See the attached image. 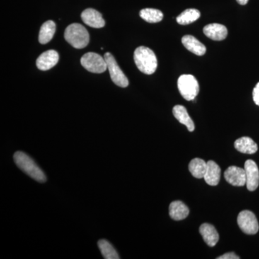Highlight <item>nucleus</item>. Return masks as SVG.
Wrapping results in <instances>:
<instances>
[{"mask_svg":"<svg viewBox=\"0 0 259 259\" xmlns=\"http://www.w3.org/2000/svg\"><path fill=\"white\" fill-rule=\"evenodd\" d=\"M134 61L138 69L145 74H153L157 69V58L149 48H137L134 52Z\"/></svg>","mask_w":259,"mask_h":259,"instance_id":"nucleus-1","label":"nucleus"},{"mask_svg":"<svg viewBox=\"0 0 259 259\" xmlns=\"http://www.w3.org/2000/svg\"><path fill=\"white\" fill-rule=\"evenodd\" d=\"M14 161L19 168L34 180L40 183L47 182V177L44 172L26 153L17 151L14 154Z\"/></svg>","mask_w":259,"mask_h":259,"instance_id":"nucleus-2","label":"nucleus"},{"mask_svg":"<svg viewBox=\"0 0 259 259\" xmlns=\"http://www.w3.org/2000/svg\"><path fill=\"white\" fill-rule=\"evenodd\" d=\"M66 41L75 49H83L90 42V34L82 25L73 23L66 28L64 32Z\"/></svg>","mask_w":259,"mask_h":259,"instance_id":"nucleus-3","label":"nucleus"},{"mask_svg":"<svg viewBox=\"0 0 259 259\" xmlns=\"http://www.w3.org/2000/svg\"><path fill=\"white\" fill-rule=\"evenodd\" d=\"M177 86L181 95L187 101L195 100L199 93L198 81L193 75H181L178 79Z\"/></svg>","mask_w":259,"mask_h":259,"instance_id":"nucleus-4","label":"nucleus"},{"mask_svg":"<svg viewBox=\"0 0 259 259\" xmlns=\"http://www.w3.org/2000/svg\"><path fill=\"white\" fill-rule=\"evenodd\" d=\"M81 64L85 69L95 74H101L107 70V64L105 58L96 53H87L81 57Z\"/></svg>","mask_w":259,"mask_h":259,"instance_id":"nucleus-5","label":"nucleus"},{"mask_svg":"<svg viewBox=\"0 0 259 259\" xmlns=\"http://www.w3.org/2000/svg\"><path fill=\"white\" fill-rule=\"evenodd\" d=\"M104 58L106 61L107 69H108L109 72H110L112 81L117 86L122 88H127L129 84L128 79L126 77L124 73L122 72L114 56L110 53H106L104 56Z\"/></svg>","mask_w":259,"mask_h":259,"instance_id":"nucleus-6","label":"nucleus"},{"mask_svg":"<svg viewBox=\"0 0 259 259\" xmlns=\"http://www.w3.org/2000/svg\"><path fill=\"white\" fill-rule=\"evenodd\" d=\"M238 225L245 234L254 235L258 233L259 225L254 213L249 210H243L238 216Z\"/></svg>","mask_w":259,"mask_h":259,"instance_id":"nucleus-7","label":"nucleus"},{"mask_svg":"<svg viewBox=\"0 0 259 259\" xmlns=\"http://www.w3.org/2000/svg\"><path fill=\"white\" fill-rule=\"evenodd\" d=\"M244 169L246 176V187L248 190L255 191L259 185V170L256 163L253 160L245 162Z\"/></svg>","mask_w":259,"mask_h":259,"instance_id":"nucleus-8","label":"nucleus"},{"mask_svg":"<svg viewBox=\"0 0 259 259\" xmlns=\"http://www.w3.org/2000/svg\"><path fill=\"white\" fill-rule=\"evenodd\" d=\"M224 177L228 183L235 187H243L246 184L245 169L240 167H228L225 171Z\"/></svg>","mask_w":259,"mask_h":259,"instance_id":"nucleus-9","label":"nucleus"},{"mask_svg":"<svg viewBox=\"0 0 259 259\" xmlns=\"http://www.w3.org/2000/svg\"><path fill=\"white\" fill-rule=\"evenodd\" d=\"M59 56L57 51L49 50L42 53L37 58L36 66L37 69L41 71H47L54 67L59 62Z\"/></svg>","mask_w":259,"mask_h":259,"instance_id":"nucleus-10","label":"nucleus"},{"mask_svg":"<svg viewBox=\"0 0 259 259\" xmlns=\"http://www.w3.org/2000/svg\"><path fill=\"white\" fill-rule=\"evenodd\" d=\"M83 23L94 28H102L105 25V21L100 12L92 8L85 10L81 15Z\"/></svg>","mask_w":259,"mask_h":259,"instance_id":"nucleus-11","label":"nucleus"},{"mask_svg":"<svg viewBox=\"0 0 259 259\" xmlns=\"http://www.w3.org/2000/svg\"><path fill=\"white\" fill-rule=\"evenodd\" d=\"M203 32L206 36L215 41L225 40L228 36V29L221 24H209L204 27Z\"/></svg>","mask_w":259,"mask_h":259,"instance_id":"nucleus-12","label":"nucleus"},{"mask_svg":"<svg viewBox=\"0 0 259 259\" xmlns=\"http://www.w3.org/2000/svg\"><path fill=\"white\" fill-rule=\"evenodd\" d=\"M182 42L187 50L195 55L203 56L207 51L205 46L192 35H185L182 38Z\"/></svg>","mask_w":259,"mask_h":259,"instance_id":"nucleus-13","label":"nucleus"},{"mask_svg":"<svg viewBox=\"0 0 259 259\" xmlns=\"http://www.w3.org/2000/svg\"><path fill=\"white\" fill-rule=\"evenodd\" d=\"M199 233L203 238L204 241L209 246H214L219 241V234L217 230L212 225L209 223H204L199 227Z\"/></svg>","mask_w":259,"mask_h":259,"instance_id":"nucleus-14","label":"nucleus"},{"mask_svg":"<svg viewBox=\"0 0 259 259\" xmlns=\"http://www.w3.org/2000/svg\"><path fill=\"white\" fill-rule=\"evenodd\" d=\"M207 163V170L204 176V180L207 185L217 186L221 180V168L214 161H209Z\"/></svg>","mask_w":259,"mask_h":259,"instance_id":"nucleus-15","label":"nucleus"},{"mask_svg":"<svg viewBox=\"0 0 259 259\" xmlns=\"http://www.w3.org/2000/svg\"><path fill=\"white\" fill-rule=\"evenodd\" d=\"M173 115L180 123L183 124L187 127L190 132H193L195 126L185 107L182 105H176L174 107Z\"/></svg>","mask_w":259,"mask_h":259,"instance_id":"nucleus-16","label":"nucleus"},{"mask_svg":"<svg viewBox=\"0 0 259 259\" xmlns=\"http://www.w3.org/2000/svg\"><path fill=\"white\" fill-rule=\"evenodd\" d=\"M190 209L182 201H175L169 205V215L174 221H182L189 215Z\"/></svg>","mask_w":259,"mask_h":259,"instance_id":"nucleus-17","label":"nucleus"},{"mask_svg":"<svg viewBox=\"0 0 259 259\" xmlns=\"http://www.w3.org/2000/svg\"><path fill=\"white\" fill-rule=\"evenodd\" d=\"M237 151L246 154H253L258 151V146L253 140L249 137H242L237 139L234 143Z\"/></svg>","mask_w":259,"mask_h":259,"instance_id":"nucleus-18","label":"nucleus"},{"mask_svg":"<svg viewBox=\"0 0 259 259\" xmlns=\"http://www.w3.org/2000/svg\"><path fill=\"white\" fill-rule=\"evenodd\" d=\"M56 32V24L52 20H49L42 24L39 32V42L47 44L50 42Z\"/></svg>","mask_w":259,"mask_h":259,"instance_id":"nucleus-19","label":"nucleus"},{"mask_svg":"<svg viewBox=\"0 0 259 259\" xmlns=\"http://www.w3.org/2000/svg\"><path fill=\"white\" fill-rule=\"evenodd\" d=\"M207 163L201 158L192 159L189 164V170L192 176L197 179L204 178L207 170Z\"/></svg>","mask_w":259,"mask_h":259,"instance_id":"nucleus-20","label":"nucleus"},{"mask_svg":"<svg viewBox=\"0 0 259 259\" xmlns=\"http://www.w3.org/2000/svg\"><path fill=\"white\" fill-rule=\"evenodd\" d=\"M200 12L197 9H187L177 18V22L180 25H186L194 23L200 18Z\"/></svg>","mask_w":259,"mask_h":259,"instance_id":"nucleus-21","label":"nucleus"},{"mask_svg":"<svg viewBox=\"0 0 259 259\" xmlns=\"http://www.w3.org/2000/svg\"><path fill=\"white\" fill-rule=\"evenodd\" d=\"M140 16L144 19L145 21L149 23H159L163 20V15L161 10L146 8L140 12Z\"/></svg>","mask_w":259,"mask_h":259,"instance_id":"nucleus-22","label":"nucleus"},{"mask_svg":"<svg viewBox=\"0 0 259 259\" xmlns=\"http://www.w3.org/2000/svg\"><path fill=\"white\" fill-rule=\"evenodd\" d=\"M98 246L104 258L106 259H120L118 253L110 242L106 240H100Z\"/></svg>","mask_w":259,"mask_h":259,"instance_id":"nucleus-23","label":"nucleus"},{"mask_svg":"<svg viewBox=\"0 0 259 259\" xmlns=\"http://www.w3.org/2000/svg\"><path fill=\"white\" fill-rule=\"evenodd\" d=\"M253 100L255 105L259 106V82L255 85L253 90Z\"/></svg>","mask_w":259,"mask_h":259,"instance_id":"nucleus-24","label":"nucleus"},{"mask_svg":"<svg viewBox=\"0 0 259 259\" xmlns=\"http://www.w3.org/2000/svg\"><path fill=\"white\" fill-rule=\"evenodd\" d=\"M240 257L238 256L236 253L233 252H229V253H225L221 256L218 257V259H239Z\"/></svg>","mask_w":259,"mask_h":259,"instance_id":"nucleus-25","label":"nucleus"},{"mask_svg":"<svg viewBox=\"0 0 259 259\" xmlns=\"http://www.w3.org/2000/svg\"><path fill=\"white\" fill-rule=\"evenodd\" d=\"M238 2V4L241 5H245L248 3V0H236Z\"/></svg>","mask_w":259,"mask_h":259,"instance_id":"nucleus-26","label":"nucleus"}]
</instances>
